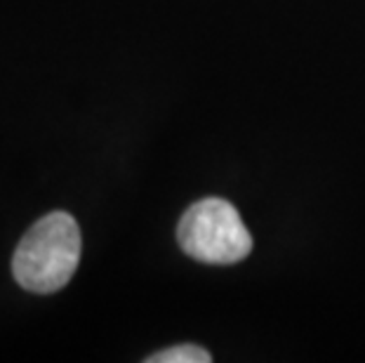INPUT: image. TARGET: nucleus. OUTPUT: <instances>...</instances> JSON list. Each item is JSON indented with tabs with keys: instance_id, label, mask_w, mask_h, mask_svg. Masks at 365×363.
<instances>
[{
	"instance_id": "obj_1",
	"label": "nucleus",
	"mask_w": 365,
	"mask_h": 363,
	"mask_svg": "<svg viewBox=\"0 0 365 363\" xmlns=\"http://www.w3.org/2000/svg\"><path fill=\"white\" fill-rule=\"evenodd\" d=\"M81 229L68 213H50L31 227L12 257V274L24 290H61L81 262Z\"/></svg>"
},
{
	"instance_id": "obj_3",
	"label": "nucleus",
	"mask_w": 365,
	"mask_h": 363,
	"mask_svg": "<svg viewBox=\"0 0 365 363\" xmlns=\"http://www.w3.org/2000/svg\"><path fill=\"white\" fill-rule=\"evenodd\" d=\"M212 357L196 344H180L173 349H163L153 357L146 359V363H210Z\"/></svg>"
},
{
	"instance_id": "obj_2",
	"label": "nucleus",
	"mask_w": 365,
	"mask_h": 363,
	"mask_svg": "<svg viewBox=\"0 0 365 363\" xmlns=\"http://www.w3.org/2000/svg\"><path fill=\"white\" fill-rule=\"evenodd\" d=\"M177 241L189 257L205 265H234L252 250V236L229 200L205 198L184 213Z\"/></svg>"
}]
</instances>
